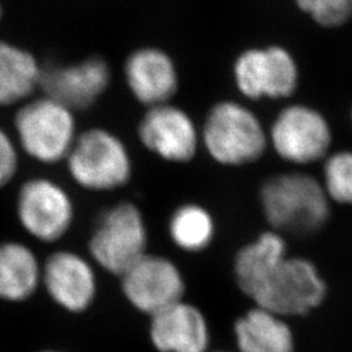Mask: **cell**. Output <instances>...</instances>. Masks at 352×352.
<instances>
[{
    "label": "cell",
    "instance_id": "6da1fadb",
    "mask_svg": "<svg viewBox=\"0 0 352 352\" xmlns=\"http://www.w3.org/2000/svg\"><path fill=\"white\" fill-rule=\"evenodd\" d=\"M260 204L272 230L282 235H309L327 225L333 202L320 179L292 171L265 180Z\"/></svg>",
    "mask_w": 352,
    "mask_h": 352
},
{
    "label": "cell",
    "instance_id": "d4e9b609",
    "mask_svg": "<svg viewBox=\"0 0 352 352\" xmlns=\"http://www.w3.org/2000/svg\"><path fill=\"white\" fill-rule=\"evenodd\" d=\"M0 16H1V10H0Z\"/></svg>",
    "mask_w": 352,
    "mask_h": 352
},
{
    "label": "cell",
    "instance_id": "e0dca14e",
    "mask_svg": "<svg viewBox=\"0 0 352 352\" xmlns=\"http://www.w3.org/2000/svg\"><path fill=\"white\" fill-rule=\"evenodd\" d=\"M287 256L285 235L272 228L241 247L234 260V277L240 291L250 299L265 278Z\"/></svg>",
    "mask_w": 352,
    "mask_h": 352
},
{
    "label": "cell",
    "instance_id": "30bf717a",
    "mask_svg": "<svg viewBox=\"0 0 352 352\" xmlns=\"http://www.w3.org/2000/svg\"><path fill=\"white\" fill-rule=\"evenodd\" d=\"M138 132L148 151L171 164H189L201 145L200 131L190 115L170 102L149 107Z\"/></svg>",
    "mask_w": 352,
    "mask_h": 352
},
{
    "label": "cell",
    "instance_id": "44dd1931",
    "mask_svg": "<svg viewBox=\"0 0 352 352\" xmlns=\"http://www.w3.org/2000/svg\"><path fill=\"white\" fill-rule=\"evenodd\" d=\"M320 180L330 201L352 205V151L330 153L322 161Z\"/></svg>",
    "mask_w": 352,
    "mask_h": 352
},
{
    "label": "cell",
    "instance_id": "8fae6325",
    "mask_svg": "<svg viewBox=\"0 0 352 352\" xmlns=\"http://www.w3.org/2000/svg\"><path fill=\"white\" fill-rule=\"evenodd\" d=\"M17 212L26 231L42 241L62 238L74 218L69 196L47 179H34L24 184L19 195Z\"/></svg>",
    "mask_w": 352,
    "mask_h": 352
},
{
    "label": "cell",
    "instance_id": "7402d4cb",
    "mask_svg": "<svg viewBox=\"0 0 352 352\" xmlns=\"http://www.w3.org/2000/svg\"><path fill=\"white\" fill-rule=\"evenodd\" d=\"M298 8L316 24L338 28L352 20V0H295Z\"/></svg>",
    "mask_w": 352,
    "mask_h": 352
},
{
    "label": "cell",
    "instance_id": "ac0fdd59",
    "mask_svg": "<svg viewBox=\"0 0 352 352\" xmlns=\"http://www.w3.org/2000/svg\"><path fill=\"white\" fill-rule=\"evenodd\" d=\"M41 270L34 253L19 243L0 244V299L21 302L34 294Z\"/></svg>",
    "mask_w": 352,
    "mask_h": 352
},
{
    "label": "cell",
    "instance_id": "484cf974",
    "mask_svg": "<svg viewBox=\"0 0 352 352\" xmlns=\"http://www.w3.org/2000/svg\"><path fill=\"white\" fill-rule=\"evenodd\" d=\"M351 118H352V110H351Z\"/></svg>",
    "mask_w": 352,
    "mask_h": 352
},
{
    "label": "cell",
    "instance_id": "9c48e42d",
    "mask_svg": "<svg viewBox=\"0 0 352 352\" xmlns=\"http://www.w3.org/2000/svg\"><path fill=\"white\" fill-rule=\"evenodd\" d=\"M126 300L149 317L180 302L186 295V278L168 257L146 253L120 276Z\"/></svg>",
    "mask_w": 352,
    "mask_h": 352
},
{
    "label": "cell",
    "instance_id": "3957f363",
    "mask_svg": "<svg viewBox=\"0 0 352 352\" xmlns=\"http://www.w3.org/2000/svg\"><path fill=\"white\" fill-rule=\"evenodd\" d=\"M327 295V280L314 261L287 256L251 295L254 305L285 318L314 314Z\"/></svg>",
    "mask_w": 352,
    "mask_h": 352
},
{
    "label": "cell",
    "instance_id": "4316f807",
    "mask_svg": "<svg viewBox=\"0 0 352 352\" xmlns=\"http://www.w3.org/2000/svg\"><path fill=\"white\" fill-rule=\"evenodd\" d=\"M50 352H52V351H50Z\"/></svg>",
    "mask_w": 352,
    "mask_h": 352
},
{
    "label": "cell",
    "instance_id": "ffe728a7",
    "mask_svg": "<svg viewBox=\"0 0 352 352\" xmlns=\"http://www.w3.org/2000/svg\"><path fill=\"white\" fill-rule=\"evenodd\" d=\"M167 230L176 248L187 253H200L213 243L215 222L206 208L187 202L177 206L171 214Z\"/></svg>",
    "mask_w": 352,
    "mask_h": 352
},
{
    "label": "cell",
    "instance_id": "9a60e30c",
    "mask_svg": "<svg viewBox=\"0 0 352 352\" xmlns=\"http://www.w3.org/2000/svg\"><path fill=\"white\" fill-rule=\"evenodd\" d=\"M51 298L71 312H82L93 302L97 280L91 266L72 252L54 253L43 270Z\"/></svg>",
    "mask_w": 352,
    "mask_h": 352
},
{
    "label": "cell",
    "instance_id": "d6986e66",
    "mask_svg": "<svg viewBox=\"0 0 352 352\" xmlns=\"http://www.w3.org/2000/svg\"><path fill=\"white\" fill-rule=\"evenodd\" d=\"M41 71L32 54L0 41V104L26 98L39 84Z\"/></svg>",
    "mask_w": 352,
    "mask_h": 352
},
{
    "label": "cell",
    "instance_id": "7a4b0ae2",
    "mask_svg": "<svg viewBox=\"0 0 352 352\" xmlns=\"http://www.w3.org/2000/svg\"><path fill=\"white\" fill-rule=\"evenodd\" d=\"M201 145L221 166L243 167L264 157L269 136L261 120L250 107L236 101L217 102L206 115Z\"/></svg>",
    "mask_w": 352,
    "mask_h": 352
},
{
    "label": "cell",
    "instance_id": "cb8c5ba5",
    "mask_svg": "<svg viewBox=\"0 0 352 352\" xmlns=\"http://www.w3.org/2000/svg\"><path fill=\"white\" fill-rule=\"evenodd\" d=\"M215 352H230V351H215Z\"/></svg>",
    "mask_w": 352,
    "mask_h": 352
},
{
    "label": "cell",
    "instance_id": "8992f818",
    "mask_svg": "<svg viewBox=\"0 0 352 352\" xmlns=\"http://www.w3.org/2000/svg\"><path fill=\"white\" fill-rule=\"evenodd\" d=\"M148 241L141 210L132 202H122L103 214L90 240V253L103 269L120 277L148 253Z\"/></svg>",
    "mask_w": 352,
    "mask_h": 352
},
{
    "label": "cell",
    "instance_id": "ba28073f",
    "mask_svg": "<svg viewBox=\"0 0 352 352\" xmlns=\"http://www.w3.org/2000/svg\"><path fill=\"white\" fill-rule=\"evenodd\" d=\"M16 129L26 153L46 164L67 157L76 140L71 109L49 97L23 107L16 116Z\"/></svg>",
    "mask_w": 352,
    "mask_h": 352
},
{
    "label": "cell",
    "instance_id": "603a6c76",
    "mask_svg": "<svg viewBox=\"0 0 352 352\" xmlns=\"http://www.w3.org/2000/svg\"><path fill=\"white\" fill-rule=\"evenodd\" d=\"M17 168V153L7 133L0 129V188L4 187Z\"/></svg>",
    "mask_w": 352,
    "mask_h": 352
},
{
    "label": "cell",
    "instance_id": "52a82bcc",
    "mask_svg": "<svg viewBox=\"0 0 352 352\" xmlns=\"http://www.w3.org/2000/svg\"><path fill=\"white\" fill-rule=\"evenodd\" d=\"M232 72L236 88L251 101L289 98L299 87L295 58L278 45L240 52Z\"/></svg>",
    "mask_w": 352,
    "mask_h": 352
},
{
    "label": "cell",
    "instance_id": "2e32d148",
    "mask_svg": "<svg viewBox=\"0 0 352 352\" xmlns=\"http://www.w3.org/2000/svg\"><path fill=\"white\" fill-rule=\"evenodd\" d=\"M236 352H295V333L289 320L254 305L234 324Z\"/></svg>",
    "mask_w": 352,
    "mask_h": 352
},
{
    "label": "cell",
    "instance_id": "7c38bea8",
    "mask_svg": "<svg viewBox=\"0 0 352 352\" xmlns=\"http://www.w3.org/2000/svg\"><path fill=\"white\" fill-rule=\"evenodd\" d=\"M110 67L100 56L76 64H47L41 71L39 85L51 100L68 109H87L110 84Z\"/></svg>",
    "mask_w": 352,
    "mask_h": 352
},
{
    "label": "cell",
    "instance_id": "277c9868",
    "mask_svg": "<svg viewBox=\"0 0 352 352\" xmlns=\"http://www.w3.org/2000/svg\"><path fill=\"white\" fill-rule=\"evenodd\" d=\"M68 168L76 182L93 190H113L128 183L132 161L123 141L96 128L75 140L68 153Z\"/></svg>",
    "mask_w": 352,
    "mask_h": 352
},
{
    "label": "cell",
    "instance_id": "5b68a950",
    "mask_svg": "<svg viewBox=\"0 0 352 352\" xmlns=\"http://www.w3.org/2000/svg\"><path fill=\"white\" fill-rule=\"evenodd\" d=\"M267 136L269 146L280 160L291 164L322 162L331 153L333 131L325 115L302 103L282 109Z\"/></svg>",
    "mask_w": 352,
    "mask_h": 352
},
{
    "label": "cell",
    "instance_id": "4fadbf2b",
    "mask_svg": "<svg viewBox=\"0 0 352 352\" xmlns=\"http://www.w3.org/2000/svg\"><path fill=\"white\" fill-rule=\"evenodd\" d=\"M149 318V338L157 351L209 352L210 325L197 305L183 299Z\"/></svg>",
    "mask_w": 352,
    "mask_h": 352
},
{
    "label": "cell",
    "instance_id": "5bb4252c",
    "mask_svg": "<svg viewBox=\"0 0 352 352\" xmlns=\"http://www.w3.org/2000/svg\"><path fill=\"white\" fill-rule=\"evenodd\" d=\"M126 85L142 104L168 103L179 89V74L173 58L157 47L133 51L124 64Z\"/></svg>",
    "mask_w": 352,
    "mask_h": 352
}]
</instances>
